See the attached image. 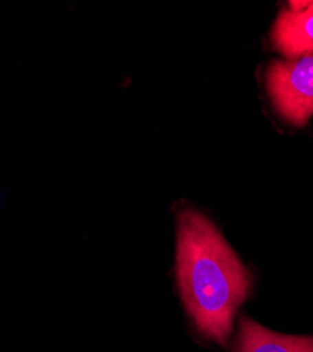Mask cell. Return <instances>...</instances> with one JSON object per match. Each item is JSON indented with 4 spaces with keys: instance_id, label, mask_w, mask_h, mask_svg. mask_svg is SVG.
I'll use <instances>...</instances> for the list:
<instances>
[{
    "instance_id": "1",
    "label": "cell",
    "mask_w": 313,
    "mask_h": 352,
    "mask_svg": "<svg viewBox=\"0 0 313 352\" xmlns=\"http://www.w3.org/2000/svg\"><path fill=\"white\" fill-rule=\"evenodd\" d=\"M177 274L196 329L226 345L235 314L248 296L251 276L217 228L193 209L178 217Z\"/></svg>"
},
{
    "instance_id": "2",
    "label": "cell",
    "mask_w": 313,
    "mask_h": 352,
    "mask_svg": "<svg viewBox=\"0 0 313 352\" xmlns=\"http://www.w3.org/2000/svg\"><path fill=\"white\" fill-rule=\"evenodd\" d=\"M267 89L283 119L305 126L313 114V54L274 61L267 69Z\"/></svg>"
},
{
    "instance_id": "3",
    "label": "cell",
    "mask_w": 313,
    "mask_h": 352,
    "mask_svg": "<svg viewBox=\"0 0 313 352\" xmlns=\"http://www.w3.org/2000/svg\"><path fill=\"white\" fill-rule=\"evenodd\" d=\"M272 45L287 58L313 54V2L302 10L283 9L272 28Z\"/></svg>"
},
{
    "instance_id": "4",
    "label": "cell",
    "mask_w": 313,
    "mask_h": 352,
    "mask_svg": "<svg viewBox=\"0 0 313 352\" xmlns=\"http://www.w3.org/2000/svg\"><path fill=\"white\" fill-rule=\"evenodd\" d=\"M237 352H313V337L279 334L243 317Z\"/></svg>"
}]
</instances>
